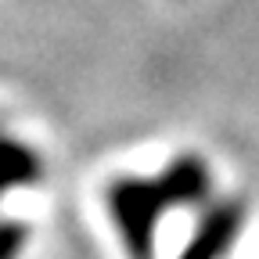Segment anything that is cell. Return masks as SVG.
I'll return each mask as SVG.
<instances>
[{
	"mask_svg": "<svg viewBox=\"0 0 259 259\" xmlns=\"http://www.w3.org/2000/svg\"><path fill=\"white\" fill-rule=\"evenodd\" d=\"M29 241V227L22 220H0V259H18Z\"/></svg>",
	"mask_w": 259,
	"mask_h": 259,
	"instance_id": "obj_4",
	"label": "cell"
},
{
	"mask_svg": "<svg viewBox=\"0 0 259 259\" xmlns=\"http://www.w3.org/2000/svg\"><path fill=\"white\" fill-rule=\"evenodd\" d=\"M212 191L209 166L198 155L173 158L162 177L141 180V177H119L108 184L105 202L119 227V238L130 259H155V234L169 209L202 205Z\"/></svg>",
	"mask_w": 259,
	"mask_h": 259,
	"instance_id": "obj_1",
	"label": "cell"
},
{
	"mask_svg": "<svg viewBox=\"0 0 259 259\" xmlns=\"http://www.w3.org/2000/svg\"><path fill=\"white\" fill-rule=\"evenodd\" d=\"M241 227H245V202L241 198L209 202L191 241L184 245L180 259H223L231 252V245L238 241Z\"/></svg>",
	"mask_w": 259,
	"mask_h": 259,
	"instance_id": "obj_2",
	"label": "cell"
},
{
	"mask_svg": "<svg viewBox=\"0 0 259 259\" xmlns=\"http://www.w3.org/2000/svg\"><path fill=\"white\" fill-rule=\"evenodd\" d=\"M44 177V162L40 155L25 148L22 141L0 137V194H8L15 187H29Z\"/></svg>",
	"mask_w": 259,
	"mask_h": 259,
	"instance_id": "obj_3",
	"label": "cell"
}]
</instances>
